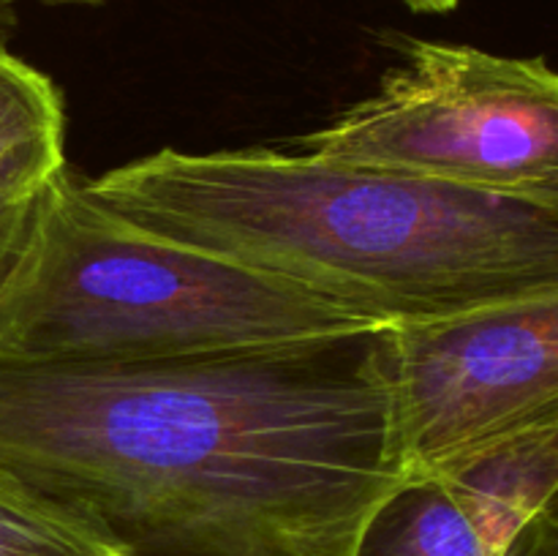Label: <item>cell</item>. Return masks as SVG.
<instances>
[{"instance_id": "obj_7", "label": "cell", "mask_w": 558, "mask_h": 556, "mask_svg": "<svg viewBox=\"0 0 558 556\" xmlns=\"http://www.w3.org/2000/svg\"><path fill=\"white\" fill-rule=\"evenodd\" d=\"M354 556H558V512L543 510L496 554L441 483L407 480L365 523Z\"/></svg>"}, {"instance_id": "obj_3", "label": "cell", "mask_w": 558, "mask_h": 556, "mask_svg": "<svg viewBox=\"0 0 558 556\" xmlns=\"http://www.w3.org/2000/svg\"><path fill=\"white\" fill-rule=\"evenodd\" d=\"M381 325L303 287L158 238L63 169L0 292V358L150 363L287 347Z\"/></svg>"}, {"instance_id": "obj_10", "label": "cell", "mask_w": 558, "mask_h": 556, "mask_svg": "<svg viewBox=\"0 0 558 556\" xmlns=\"http://www.w3.org/2000/svg\"><path fill=\"white\" fill-rule=\"evenodd\" d=\"M38 196L27 200H0V292L14 273L36 221Z\"/></svg>"}, {"instance_id": "obj_9", "label": "cell", "mask_w": 558, "mask_h": 556, "mask_svg": "<svg viewBox=\"0 0 558 556\" xmlns=\"http://www.w3.org/2000/svg\"><path fill=\"white\" fill-rule=\"evenodd\" d=\"M0 556H125L82 512L0 469Z\"/></svg>"}, {"instance_id": "obj_8", "label": "cell", "mask_w": 558, "mask_h": 556, "mask_svg": "<svg viewBox=\"0 0 558 556\" xmlns=\"http://www.w3.org/2000/svg\"><path fill=\"white\" fill-rule=\"evenodd\" d=\"M63 169V93L0 38V200L38 196Z\"/></svg>"}, {"instance_id": "obj_12", "label": "cell", "mask_w": 558, "mask_h": 556, "mask_svg": "<svg viewBox=\"0 0 558 556\" xmlns=\"http://www.w3.org/2000/svg\"><path fill=\"white\" fill-rule=\"evenodd\" d=\"M16 0H0V38L9 41L11 33L16 31Z\"/></svg>"}, {"instance_id": "obj_11", "label": "cell", "mask_w": 558, "mask_h": 556, "mask_svg": "<svg viewBox=\"0 0 558 556\" xmlns=\"http://www.w3.org/2000/svg\"><path fill=\"white\" fill-rule=\"evenodd\" d=\"M401 3H407L417 14H447V11L458 9L461 0H401Z\"/></svg>"}, {"instance_id": "obj_6", "label": "cell", "mask_w": 558, "mask_h": 556, "mask_svg": "<svg viewBox=\"0 0 558 556\" xmlns=\"http://www.w3.org/2000/svg\"><path fill=\"white\" fill-rule=\"evenodd\" d=\"M428 480L441 483L480 540L499 554L532 518L556 505L558 425L499 442Z\"/></svg>"}, {"instance_id": "obj_1", "label": "cell", "mask_w": 558, "mask_h": 556, "mask_svg": "<svg viewBox=\"0 0 558 556\" xmlns=\"http://www.w3.org/2000/svg\"><path fill=\"white\" fill-rule=\"evenodd\" d=\"M0 469L125 556H354L409 480L390 325L150 363L0 358Z\"/></svg>"}, {"instance_id": "obj_4", "label": "cell", "mask_w": 558, "mask_h": 556, "mask_svg": "<svg viewBox=\"0 0 558 556\" xmlns=\"http://www.w3.org/2000/svg\"><path fill=\"white\" fill-rule=\"evenodd\" d=\"M379 87L300 153L558 207V76L545 58L401 36Z\"/></svg>"}, {"instance_id": "obj_5", "label": "cell", "mask_w": 558, "mask_h": 556, "mask_svg": "<svg viewBox=\"0 0 558 556\" xmlns=\"http://www.w3.org/2000/svg\"><path fill=\"white\" fill-rule=\"evenodd\" d=\"M409 480L558 425V292L390 325Z\"/></svg>"}, {"instance_id": "obj_13", "label": "cell", "mask_w": 558, "mask_h": 556, "mask_svg": "<svg viewBox=\"0 0 558 556\" xmlns=\"http://www.w3.org/2000/svg\"><path fill=\"white\" fill-rule=\"evenodd\" d=\"M44 3H52V5H101L107 0H44Z\"/></svg>"}, {"instance_id": "obj_2", "label": "cell", "mask_w": 558, "mask_h": 556, "mask_svg": "<svg viewBox=\"0 0 558 556\" xmlns=\"http://www.w3.org/2000/svg\"><path fill=\"white\" fill-rule=\"evenodd\" d=\"M125 221L381 325L558 292V207L276 147H174L80 180Z\"/></svg>"}]
</instances>
